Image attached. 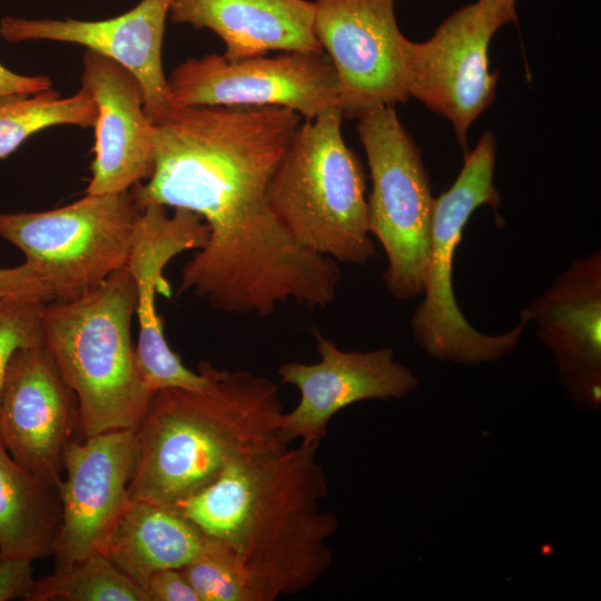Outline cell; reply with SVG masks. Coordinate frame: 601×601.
<instances>
[{"mask_svg": "<svg viewBox=\"0 0 601 601\" xmlns=\"http://www.w3.org/2000/svg\"><path fill=\"white\" fill-rule=\"evenodd\" d=\"M149 601L142 587L105 554L95 553L81 562L56 569L37 579L28 601Z\"/></svg>", "mask_w": 601, "mask_h": 601, "instance_id": "cell-23", "label": "cell"}, {"mask_svg": "<svg viewBox=\"0 0 601 601\" xmlns=\"http://www.w3.org/2000/svg\"><path fill=\"white\" fill-rule=\"evenodd\" d=\"M318 443L238 461L173 509L221 543L262 601L297 594L328 569L338 522L319 502L328 492Z\"/></svg>", "mask_w": 601, "mask_h": 601, "instance_id": "cell-2", "label": "cell"}, {"mask_svg": "<svg viewBox=\"0 0 601 601\" xmlns=\"http://www.w3.org/2000/svg\"><path fill=\"white\" fill-rule=\"evenodd\" d=\"M302 119L280 107H189L154 124L152 174L130 188L137 206L187 209L209 230L181 269L179 293L220 312L248 314L275 307L314 280L321 256L294 240L267 197Z\"/></svg>", "mask_w": 601, "mask_h": 601, "instance_id": "cell-1", "label": "cell"}, {"mask_svg": "<svg viewBox=\"0 0 601 601\" xmlns=\"http://www.w3.org/2000/svg\"><path fill=\"white\" fill-rule=\"evenodd\" d=\"M140 209L130 189L51 210L0 213V237L24 255L53 300L70 302L126 267Z\"/></svg>", "mask_w": 601, "mask_h": 601, "instance_id": "cell-7", "label": "cell"}, {"mask_svg": "<svg viewBox=\"0 0 601 601\" xmlns=\"http://www.w3.org/2000/svg\"><path fill=\"white\" fill-rule=\"evenodd\" d=\"M509 4L515 7L516 0H505Z\"/></svg>", "mask_w": 601, "mask_h": 601, "instance_id": "cell-30", "label": "cell"}, {"mask_svg": "<svg viewBox=\"0 0 601 601\" xmlns=\"http://www.w3.org/2000/svg\"><path fill=\"white\" fill-rule=\"evenodd\" d=\"M47 302L35 296L0 300V391L13 355L43 344L41 312Z\"/></svg>", "mask_w": 601, "mask_h": 601, "instance_id": "cell-25", "label": "cell"}, {"mask_svg": "<svg viewBox=\"0 0 601 601\" xmlns=\"http://www.w3.org/2000/svg\"><path fill=\"white\" fill-rule=\"evenodd\" d=\"M343 118L334 107L300 122L272 174L267 197L299 246L337 263L365 265L376 249L365 176L344 141Z\"/></svg>", "mask_w": 601, "mask_h": 601, "instance_id": "cell-5", "label": "cell"}, {"mask_svg": "<svg viewBox=\"0 0 601 601\" xmlns=\"http://www.w3.org/2000/svg\"><path fill=\"white\" fill-rule=\"evenodd\" d=\"M97 106L83 87L61 97L52 89L0 98V159L8 157L33 134L59 125L93 127Z\"/></svg>", "mask_w": 601, "mask_h": 601, "instance_id": "cell-22", "label": "cell"}, {"mask_svg": "<svg viewBox=\"0 0 601 601\" xmlns=\"http://www.w3.org/2000/svg\"><path fill=\"white\" fill-rule=\"evenodd\" d=\"M33 560L0 555V601L24 600L33 589Z\"/></svg>", "mask_w": 601, "mask_h": 601, "instance_id": "cell-26", "label": "cell"}, {"mask_svg": "<svg viewBox=\"0 0 601 601\" xmlns=\"http://www.w3.org/2000/svg\"><path fill=\"white\" fill-rule=\"evenodd\" d=\"M169 18L215 32L230 61L270 51L324 52L315 35L313 1L174 0Z\"/></svg>", "mask_w": 601, "mask_h": 601, "instance_id": "cell-19", "label": "cell"}, {"mask_svg": "<svg viewBox=\"0 0 601 601\" xmlns=\"http://www.w3.org/2000/svg\"><path fill=\"white\" fill-rule=\"evenodd\" d=\"M135 430H115L68 446L58 486L61 523L53 556L56 569L70 568L102 553L127 508L135 470Z\"/></svg>", "mask_w": 601, "mask_h": 601, "instance_id": "cell-14", "label": "cell"}, {"mask_svg": "<svg viewBox=\"0 0 601 601\" xmlns=\"http://www.w3.org/2000/svg\"><path fill=\"white\" fill-rule=\"evenodd\" d=\"M28 296L53 300L45 280L27 264L0 268V300Z\"/></svg>", "mask_w": 601, "mask_h": 601, "instance_id": "cell-27", "label": "cell"}, {"mask_svg": "<svg viewBox=\"0 0 601 601\" xmlns=\"http://www.w3.org/2000/svg\"><path fill=\"white\" fill-rule=\"evenodd\" d=\"M173 1L141 0L122 14L96 21L4 17L0 21V36L8 42L76 43L116 61L140 83L145 111L156 124L174 109L161 61L166 19Z\"/></svg>", "mask_w": 601, "mask_h": 601, "instance_id": "cell-17", "label": "cell"}, {"mask_svg": "<svg viewBox=\"0 0 601 601\" xmlns=\"http://www.w3.org/2000/svg\"><path fill=\"white\" fill-rule=\"evenodd\" d=\"M60 523L58 489L20 465L0 441V555H53Z\"/></svg>", "mask_w": 601, "mask_h": 601, "instance_id": "cell-21", "label": "cell"}, {"mask_svg": "<svg viewBox=\"0 0 601 601\" xmlns=\"http://www.w3.org/2000/svg\"><path fill=\"white\" fill-rule=\"evenodd\" d=\"M208 236L207 225L187 209L177 208L169 216L166 207L155 205L142 208L138 216L126 269L136 290L137 364L144 384L152 393L170 387L203 390L209 382L206 361L198 363L197 373L193 372L170 348L156 308L158 294L171 296L164 276L167 264L185 250L203 248Z\"/></svg>", "mask_w": 601, "mask_h": 601, "instance_id": "cell-12", "label": "cell"}, {"mask_svg": "<svg viewBox=\"0 0 601 601\" xmlns=\"http://www.w3.org/2000/svg\"><path fill=\"white\" fill-rule=\"evenodd\" d=\"M372 193L368 231L387 257L384 285L397 300L423 294L435 198L420 150L396 115L382 106L361 116Z\"/></svg>", "mask_w": 601, "mask_h": 601, "instance_id": "cell-8", "label": "cell"}, {"mask_svg": "<svg viewBox=\"0 0 601 601\" xmlns=\"http://www.w3.org/2000/svg\"><path fill=\"white\" fill-rule=\"evenodd\" d=\"M168 87L174 108L280 107L308 120L338 107L337 78L325 52L189 58L171 71Z\"/></svg>", "mask_w": 601, "mask_h": 601, "instance_id": "cell-10", "label": "cell"}, {"mask_svg": "<svg viewBox=\"0 0 601 601\" xmlns=\"http://www.w3.org/2000/svg\"><path fill=\"white\" fill-rule=\"evenodd\" d=\"M203 390L154 392L135 430L137 459L131 500L166 508L203 491L231 464L288 447L279 436L284 410L278 385L247 371L208 362Z\"/></svg>", "mask_w": 601, "mask_h": 601, "instance_id": "cell-3", "label": "cell"}, {"mask_svg": "<svg viewBox=\"0 0 601 601\" xmlns=\"http://www.w3.org/2000/svg\"><path fill=\"white\" fill-rule=\"evenodd\" d=\"M145 590L149 601H199L181 569H165L152 573Z\"/></svg>", "mask_w": 601, "mask_h": 601, "instance_id": "cell-28", "label": "cell"}, {"mask_svg": "<svg viewBox=\"0 0 601 601\" xmlns=\"http://www.w3.org/2000/svg\"><path fill=\"white\" fill-rule=\"evenodd\" d=\"M496 144L485 131L471 151L452 186L435 199L423 300L411 318L415 343L431 357L460 365H479L502 358L515 348L528 325V312L500 335L476 331L457 306L453 289V262L465 225L483 205L496 209L501 196L493 184Z\"/></svg>", "mask_w": 601, "mask_h": 601, "instance_id": "cell-6", "label": "cell"}, {"mask_svg": "<svg viewBox=\"0 0 601 601\" xmlns=\"http://www.w3.org/2000/svg\"><path fill=\"white\" fill-rule=\"evenodd\" d=\"M516 20L505 0H477L449 16L428 40L402 41L408 97L452 122L464 154L470 126L495 97L499 72L489 69L490 41Z\"/></svg>", "mask_w": 601, "mask_h": 601, "instance_id": "cell-9", "label": "cell"}, {"mask_svg": "<svg viewBox=\"0 0 601 601\" xmlns=\"http://www.w3.org/2000/svg\"><path fill=\"white\" fill-rule=\"evenodd\" d=\"M82 432L78 398L42 345L19 349L0 391V441L20 465L58 489L65 453Z\"/></svg>", "mask_w": 601, "mask_h": 601, "instance_id": "cell-13", "label": "cell"}, {"mask_svg": "<svg viewBox=\"0 0 601 601\" xmlns=\"http://www.w3.org/2000/svg\"><path fill=\"white\" fill-rule=\"evenodd\" d=\"M316 38L337 78L344 117L404 102L406 91L395 0H312Z\"/></svg>", "mask_w": 601, "mask_h": 601, "instance_id": "cell-11", "label": "cell"}, {"mask_svg": "<svg viewBox=\"0 0 601 601\" xmlns=\"http://www.w3.org/2000/svg\"><path fill=\"white\" fill-rule=\"evenodd\" d=\"M81 87L97 106L89 195L129 190L155 165V126L145 111L138 80L116 61L91 50L82 58Z\"/></svg>", "mask_w": 601, "mask_h": 601, "instance_id": "cell-18", "label": "cell"}, {"mask_svg": "<svg viewBox=\"0 0 601 601\" xmlns=\"http://www.w3.org/2000/svg\"><path fill=\"white\" fill-rule=\"evenodd\" d=\"M181 570L199 601H262L233 554L211 538L206 536L199 555Z\"/></svg>", "mask_w": 601, "mask_h": 601, "instance_id": "cell-24", "label": "cell"}, {"mask_svg": "<svg viewBox=\"0 0 601 601\" xmlns=\"http://www.w3.org/2000/svg\"><path fill=\"white\" fill-rule=\"evenodd\" d=\"M136 290L126 267L92 293L47 302L41 312L43 346L75 392L85 437L136 430L151 397L131 336Z\"/></svg>", "mask_w": 601, "mask_h": 601, "instance_id": "cell-4", "label": "cell"}, {"mask_svg": "<svg viewBox=\"0 0 601 601\" xmlns=\"http://www.w3.org/2000/svg\"><path fill=\"white\" fill-rule=\"evenodd\" d=\"M47 76H26L12 72L0 63V98L13 95H32L51 89Z\"/></svg>", "mask_w": 601, "mask_h": 601, "instance_id": "cell-29", "label": "cell"}, {"mask_svg": "<svg viewBox=\"0 0 601 601\" xmlns=\"http://www.w3.org/2000/svg\"><path fill=\"white\" fill-rule=\"evenodd\" d=\"M314 336L317 363L288 362L277 371L280 383L294 385L300 394L295 408L280 420L279 436L286 445L297 440L319 444L333 416L345 407L367 400L404 398L418 386L417 377L395 361L391 347L347 352L318 329Z\"/></svg>", "mask_w": 601, "mask_h": 601, "instance_id": "cell-15", "label": "cell"}, {"mask_svg": "<svg viewBox=\"0 0 601 601\" xmlns=\"http://www.w3.org/2000/svg\"><path fill=\"white\" fill-rule=\"evenodd\" d=\"M561 384L583 410L601 407V250L575 258L525 307Z\"/></svg>", "mask_w": 601, "mask_h": 601, "instance_id": "cell-16", "label": "cell"}, {"mask_svg": "<svg viewBox=\"0 0 601 601\" xmlns=\"http://www.w3.org/2000/svg\"><path fill=\"white\" fill-rule=\"evenodd\" d=\"M205 540L177 510L130 499L102 554L145 589L152 573L183 569L196 559Z\"/></svg>", "mask_w": 601, "mask_h": 601, "instance_id": "cell-20", "label": "cell"}]
</instances>
